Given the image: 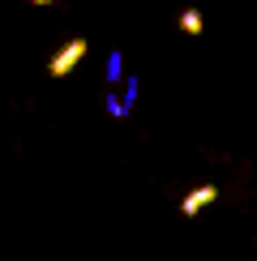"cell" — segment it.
<instances>
[{
    "label": "cell",
    "instance_id": "obj_1",
    "mask_svg": "<svg viewBox=\"0 0 257 261\" xmlns=\"http://www.w3.org/2000/svg\"><path fill=\"white\" fill-rule=\"evenodd\" d=\"M86 51H90V43H86V39H69L56 56L47 60V73H52V77H69V73L86 60Z\"/></svg>",
    "mask_w": 257,
    "mask_h": 261
},
{
    "label": "cell",
    "instance_id": "obj_2",
    "mask_svg": "<svg viewBox=\"0 0 257 261\" xmlns=\"http://www.w3.org/2000/svg\"><path fill=\"white\" fill-rule=\"evenodd\" d=\"M210 201H219V184H201V189L185 193V201H180V214H185V219H193V214H201Z\"/></svg>",
    "mask_w": 257,
    "mask_h": 261
},
{
    "label": "cell",
    "instance_id": "obj_3",
    "mask_svg": "<svg viewBox=\"0 0 257 261\" xmlns=\"http://www.w3.org/2000/svg\"><path fill=\"white\" fill-rule=\"evenodd\" d=\"M176 26L185 30V35H201V30H206V17H201L197 9H180V17H176Z\"/></svg>",
    "mask_w": 257,
    "mask_h": 261
},
{
    "label": "cell",
    "instance_id": "obj_4",
    "mask_svg": "<svg viewBox=\"0 0 257 261\" xmlns=\"http://www.w3.org/2000/svg\"><path fill=\"white\" fill-rule=\"evenodd\" d=\"M103 77L112 82V86L124 77V56H120V51H112V56H107V69H103Z\"/></svg>",
    "mask_w": 257,
    "mask_h": 261
},
{
    "label": "cell",
    "instance_id": "obj_5",
    "mask_svg": "<svg viewBox=\"0 0 257 261\" xmlns=\"http://www.w3.org/2000/svg\"><path fill=\"white\" fill-rule=\"evenodd\" d=\"M107 116H128V103L116 99V94H107Z\"/></svg>",
    "mask_w": 257,
    "mask_h": 261
},
{
    "label": "cell",
    "instance_id": "obj_6",
    "mask_svg": "<svg viewBox=\"0 0 257 261\" xmlns=\"http://www.w3.org/2000/svg\"><path fill=\"white\" fill-rule=\"evenodd\" d=\"M137 90H142V86H137V77H128V82H124V94H120V99H124L128 107H133V99H137Z\"/></svg>",
    "mask_w": 257,
    "mask_h": 261
},
{
    "label": "cell",
    "instance_id": "obj_7",
    "mask_svg": "<svg viewBox=\"0 0 257 261\" xmlns=\"http://www.w3.org/2000/svg\"><path fill=\"white\" fill-rule=\"evenodd\" d=\"M30 5H52V0H30Z\"/></svg>",
    "mask_w": 257,
    "mask_h": 261
}]
</instances>
